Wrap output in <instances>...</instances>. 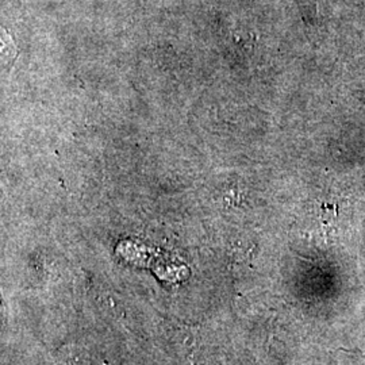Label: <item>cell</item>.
Instances as JSON below:
<instances>
[{
    "instance_id": "1",
    "label": "cell",
    "mask_w": 365,
    "mask_h": 365,
    "mask_svg": "<svg viewBox=\"0 0 365 365\" xmlns=\"http://www.w3.org/2000/svg\"><path fill=\"white\" fill-rule=\"evenodd\" d=\"M299 3L300 13L303 15V19L309 24H312L317 18V1L315 0H298Z\"/></svg>"
}]
</instances>
